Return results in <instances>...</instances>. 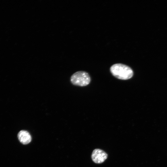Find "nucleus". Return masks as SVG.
I'll list each match as a JSON object with an SVG mask.
<instances>
[{
	"mask_svg": "<svg viewBox=\"0 0 167 167\" xmlns=\"http://www.w3.org/2000/svg\"><path fill=\"white\" fill-rule=\"evenodd\" d=\"M110 71L115 77L122 80L131 79L133 75V72L129 66L121 63L115 64L110 68Z\"/></svg>",
	"mask_w": 167,
	"mask_h": 167,
	"instance_id": "nucleus-1",
	"label": "nucleus"
},
{
	"mask_svg": "<svg viewBox=\"0 0 167 167\" xmlns=\"http://www.w3.org/2000/svg\"><path fill=\"white\" fill-rule=\"evenodd\" d=\"M91 78L88 74L84 71H77L73 74L71 77L72 84L76 86H85L90 83Z\"/></svg>",
	"mask_w": 167,
	"mask_h": 167,
	"instance_id": "nucleus-2",
	"label": "nucleus"
},
{
	"mask_svg": "<svg viewBox=\"0 0 167 167\" xmlns=\"http://www.w3.org/2000/svg\"><path fill=\"white\" fill-rule=\"evenodd\" d=\"M108 155L104 151L99 149H96L92 152L91 158L96 163L100 164L104 162L107 158Z\"/></svg>",
	"mask_w": 167,
	"mask_h": 167,
	"instance_id": "nucleus-3",
	"label": "nucleus"
},
{
	"mask_svg": "<svg viewBox=\"0 0 167 167\" xmlns=\"http://www.w3.org/2000/svg\"><path fill=\"white\" fill-rule=\"evenodd\" d=\"M18 137L20 142L24 144L29 143L31 141V136L27 131L21 130L18 133Z\"/></svg>",
	"mask_w": 167,
	"mask_h": 167,
	"instance_id": "nucleus-4",
	"label": "nucleus"
}]
</instances>
